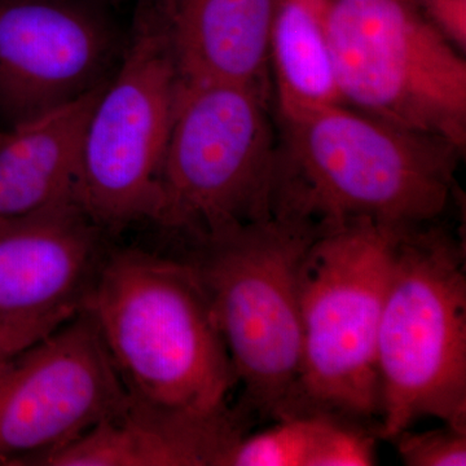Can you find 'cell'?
<instances>
[{"label":"cell","instance_id":"obj_1","mask_svg":"<svg viewBox=\"0 0 466 466\" xmlns=\"http://www.w3.org/2000/svg\"><path fill=\"white\" fill-rule=\"evenodd\" d=\"M461 153L346 104L280 116L271 217L318 231L357 220L431 225L449 207Z\"/></svg>","mask_w":466,"mask_h":466},{"label":"cell","instance_id":"obj_2","mask_svg":"<svg viewBox=\"0 0 466 466\" xmlns=\"http://www.w3.org/2000/svg\"><path fill=\"white\" fill-rule=\"evenodd\" d=\"M130 406L184 421L241 415L225 341L188 260L106 251L85 299Z\"/></svg>","mask_w":466,"mask_h":466},{"label":"cell","instance_id":"obj_3","mask_svg":"<svg viewBox=\"0 0 466 466\" xmlns=\"http://www.w3.org/2000/svg\"><path fill=\"white\" fill-rule=\"evenodd\" d=\"M314 227L271 217L193 245L191 263L213 309L242 413L274 421L299 410L300 267Z\"/></svg>","mask_w":466,"mask_h":466},{"label":"cell","instance_id":"obj_4","mask_svg":"<svg viewBox=\"0 0 466 466\" xmlns=\"http://www.w3.org/2000/svg\"><path fill=\"white\" fill-rule=\"evenodd\" d=\"M377 370L379 440L392 441L424 417L466 429L465 257L434 223L398 229Z\"/></svg>","mask_w":466,"mask_h":466},{"label":"cell","instance_id":"obj_5","mask_svg":"<svg viewBox=\"0 0 466 466\" xmlns=\"http://www.w3.org/2000/svg\"><path fill=\"white\" fill-rule=\"evenodd\" d=\"M398 229L368 220L323 229L299 276L302 360L299 410L379 428L377 336Z\"/></svg>","mask_w":466,"mask_h":466},{"label":"cell","instance_id":"obj_6","mask_svg":"<svg viewBox=\"0 0 466 466\" xmlns=\"http://www.w3.org/2000/svg\"><path fill=\"white\" fill-rule=\"evenodd\" d=\"M267 92L182 81L153 222L192 245L271 218L276 135Z\"/></svg>","mask_w":466,"mask_h":466},{"label":"cell","instance_id":"obj_7","mask_svg":"<svg viewBox=\"0 0 466 466\" xmlns=\"http://www.w3.org/2000/svg\"><path fill=\"white\" fill-rule=\"evenodd\" d=\"M180 84L167 27L150 0H137L124 54L95 103L79 156L76 200L104 232L155 220Z\"/></svg>","mask_w":466,"mask_h":466},{"label":"cell","instance_id":"obj_8","mask_svg":"<svg viewBox=\"0 0 466 466\" xmlns=\"http://www.w3.org/2000/svg\"><path fill=\"white\" fill-rule=\"evenodd\" d=\"M328 36L346 106L464 150L465 58L412 0H332Z\"/></svg>","mask_w":466,"mask_h":466},{"label":"cell","instance_id":"obj_9","mask_svg":"<svg viewBox=\"0 0 466 466\" xmlns=\"http://www.w3.org/2000/svg\"><path fill=\"white\" fill-rule=\"evenodd\" d=\"M127 406L96 321L84 306L0 361V466L39 465Z\"/></svg>","mask_w":466,"mask_h":466},{"label":"cell","instance_id":"obj_10","mask_svg":"<svg viewBox=\"0 0 466 466\" xmlns=\"http://www.w3.org/2000/svg\"><path fill=\"white\" fill-rule=\"evenodd\" d=\"M100 0H0V116L32 121L99 90L126 41Z\"/></svg>","mask_w":466,"mask_h":466},{"label":"cell","instance_id":"obj_11","mask_svg":"<svg viewBox=\"0 0 466 466\" xmlns=\"http://www.w3.org/2000/svg\"><path fill=\"white\" fill-rule=\"evenodd\" d=\"M78 202L0 225V328L51 333L85 305L106 251Z\"/></svg>","mask_w":466,"mask_h":466},{"label":"cell","instance_id":"obj_12","mask_svg":"<svg viewBox=\"0 0 466 466\" xmlns=\"http://www.w3.org/2000/svg\"><path fill=\"white\" fill-rule=\"evenodd\" d=\"M167 27L182 81L267 91L275 0H150Z\"/></svg>","mask_w":466,"mask_h":466},{"label":"cell","instance_id":"obj_13","mask_svg":"<svg viewBox=\"0 0 466 466\" xmlns=\"http://www.w3.org/2000/svg\"><path fill=\"white\" fill-rule=\"evenodd\" d=\"M104 86L64 108L0 128V225L76 200L82 139Z\"/></svg>","mask_w":466,"mask_h":466},{"label":"cell","instance_id":"obj_14","mask_svg":"<svg viewBox=\"0 0 466 466\" xmlns=\"http://www.w3.org/2000/svg\"><path fill=\"white\" fill-rule=\"evenodd\" d=\"M241 416L220 421L165 419L128 406L52 453L45 466H222L245 434Z\"/></svg>","mask_w":466,"mask_h":466},{"label":"cell","instance_id":"obj_15","mask_svg":"<svg viewBox=\"0 0 466 466\" xmlns=\"http://www.w3.org/2000/svg\"><path fill=\"white\" fill-rule=\"evenodd\" d=\"M332 0H275L268 39L280 116L343 103L328 36Z\"/></svg>","mask_w":466,"mask_h":466},{"label":"cell","instance_id":"obj_16","mask_svg":"<svg viewBox=\"0 0 466 466\" xmlns=\"http://www.w3.org/2000/svg\"><path fill=\"white\" fill-rule=\"evenodd\" d=\"M377 429L332 412H302L271 428L244 434L227 451L222 466H370Z\"/></svg>","mask_w":466,"mask_h":466},{"label":"cell","instance_id":"obj_17","mask_svg":"<svg viewBox=\"0 0 466 466\" xmlns=\"http://www.w3.org/2000/svg\"><path fill=\"white\" fill-rule=\"evenodd\" d=\"M391 441L407 466H465L466 429L443 424L434 431H401Z\"/></svg>","mask_w":466,"mask_h":466},{"label":"cell","instance_id":"obj_18","mask_svg":"<svg viewBox=\"0 0 466 466\" xmlns=\"http://www.w3.org/2000/svg\"><path fill=\"white\" fill-rule=\"evenodd\" d=\"M422 15L460 51L466 47V0H412Z\"/></svg>","mask_w":466,"mask_h":466},{"label":"cell","instance_id":"obj_19","mask_svg":"<svg viewBox=\"0 0 466 466\" xmlns=\"http://www.w3.org/2000/svg\"><path fill=\"white\" fill-rule=\"evenodd\" d=\"M50 334V333H48ZM47 334L33 332V330L5 329L0 328V361L16 354L34 342L39 341Z\"/></svg>","mask_w":466,"mask_h":466},{"label":"cell","instance_id":"obj_20","mask_svg":"<svg viewBox=\"0 0 466 466\" xmlns=\"http://www.w3.org/2000/svg\"><path fill=\"white\" fill-rule=\"evenodd\" d=\"M100 2H112V3H116V2H124V0H100Z\"/></svg>","mask_w":466,"mask_h":466}]
</instances>
